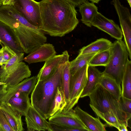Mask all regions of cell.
Masks as SVG:
<instances>
[{
	"instance_id": "1",
	"label": "cell",
	"mask_w": 131,
	"mask_h": 131,
	"mask_svg": "<svg viewBox=\"0 0 131 131\" xmlns=\"http://www.w3.org/2000/svg\"><path fill=\"white\" fill-rule=\"evenodd\" d=\"M40 29L52 36L62 37L73 31L79 21L75 6L67 0L39 2Z\"/></svg>"
},
{
	"instance_id": "2",
	"label": "cell",
	"mask_w": 131,
	"mask_h": 131,
	"mask_svg": "<svg viewBox=\"0 0 131 131\" xmlns=\"http://www.w3.org/2000/svg\"><path fill=\"white\" fill-rule=\"evenodd\" d=\"M69 61L60 64L55 71L47 78L37 81L31 93V104L46 119L49 118V114L58 87L62 85V75L65 64Z\"/></svg>"
},
{
	"instance_id": "3",
	"label": "cell",
	"mask_w": 131,
	"mask_h": 131,
	"mask_svg": "<svg viewBox=\"0 0 131 131\" xmlns=\"http://www.w3.org/2000/svg\"><path fill=\"white\" fill-rule=\"evenodd\" d=\"M89 96L90 105L102 113L114 114L122 123L128 126L131 115L123 111L119 101L100 84L97 85Z\"/></svg>"
},
{
	"instance_id": "4",
	"label": "cell",
	"mask_w": 131,
	"mask_h": 131,
	"mask_svg": "<svg viewBox=\"0 0 131 131\" xmlns=\"http://www.w3.org/2000/svg\"><path fill=\"white\" fill-rule=\"evenodd\" d=\"M110 49V60L102 73L114 79L120 85L128 60L129 54L124 42L122 40L114 42Z\"/></svg>"
},
{
	"instance_id": "5",
	"label": "cell",
	"mask_w": 131,
	"mask_h": 131,
	"mask_svg": "<svg viewBox=\"0 0 131 131\" xmlns=\"http://www.w3.org/2000/svg\"><path fill=\"white\" fill-rule=\"evenodd\" d=\"M88 64L79 69L71 76L70 95L69 101L63 111L67 112L77 104L85 87L87 81Z\"/></svg>"
},
{
	"instance_id": "6",
	"label": "cell",
	"mask_w": 131,
	"mask_h": 131,
	"mask_svg": "<svg viewBox=\"0 0 131 131\" xmlns=\"http://www.w3.org/2000/svg\"><path fill=\"white\" fill-rule=\"evenodd\" d=\"M12 5L29 23L40 29L42 23L39 2L34 0H14Z\"/></svg>"
},
{
	"instance_id": "7",
	"label": "cell",
	"mask_w": 131,
	"mask_h": 131,
	"mask_svg": "<svg viewBox=\"0 0 131 131\" xmlns=\"http://www.w3.org/2000/svg\"><path fill=\"white\" fill-rule=\"evenodd\" d=\"M37 81V75L25 79L18 84L7 86L0 82V106L6 103L12 97L18 92L29 95L34 89Z\"/></svg>"
},
{
	"instance_id": "8",
	"label": "cell",
	"mask_w": 131,
	"mask_h": 131,
	"mask_svg": "<svg viewBox=\"0 0 131 131\" xmlns=\"http://www.w3.org/2000/svg\"><path fill=\"white\" fill-rule=\"evenodd\" d=\"M49 122L51 125L89 131L80 120L74 110L67 112L62 110L50 117Z\"/></svg>"
},
{
	"instance_id": "9",
	"label": "cell",
	"mask_w": 131,
	"mask_h": 131,
	"mask_svg": "<svg viewBox=\"0 0 131 131\" xmlns=\"http://www.w3.org/2000/svg\"><path fill=\"white\" fill-rule=\"evenodd\" d=\"M31 75L28 66L22 61L10 70L0 74V82L5 85L10 86L18 83Z\"/></svg>"
},
{
	"instance_id": "10",
	"label": "cell",
	"mask_w": 131,
	"mask_h": 131,
	"mask_svg": "<svg viewBox=\"0 0 131 131\" xmlns=\"http://www.w3.org/2000/svg\"><path fill=\"white\" fill-rule=\"evenodd\" d=\"M25 116L28 131H52L49 122L31 104Z\"/></svg>"
},
{
	"instance_id": "11",
	"label": "cell",
	"mask_w": 131,
	"mask_h": 131,
	"mask_svg": "<svg viewBox=\"0 0 131 131\" xmlns=\"http://www.w3.org/2000/svg\"><path fill=\"white\" fill-rule=\"evenodd\" d=\"M0 44L9 47L17 54L24 52L14 30L0 21Z\"/></svg>"
},
{
	"instance_id": "12",
	"label": "cell",
	"mask_w": 131,
	"mask_h": 131,
	"mask_svg": "<svg viewBox=\"0 0 131 131\" xmlns=\"http://www.w3.org/2000/svg\"><path fill=\"white\" fill-rule=\"evenodd\" d=\"M92 25L106 32L117 40H121L123 34L121 29L112 20L109 19L98 12L95 16Z\"/></svg>"
},
{
	"instance_id": "13",
	"label": "cell",
	"mask_w": 131,
	"mask_h": 131,
	"mask_svg": "<svg viewBox=\"0 0 131 131\" xmlns=\"http://www.w3.org/2000/svg\"><path fill=\"white\" fill-rule=\"evenodd\" d=\"M69 56L65 51L61 54L55 55L45 61L37 75V81L44 80L49 77L56 70L59 65L63 62L69 60Z\"/></svg>"
},
{
	"instance_id": "14",
	"label": "cell",
	"mask_w": 131,
	"mask_h": 131,
	"mask_svg": "<svg viewBox=\"0 0 131 131\" xmlns=\"http://www.w3.org/2000/svg\"><path fill=\"white\" fill-rule=\"evenodd\" d=\"M56 54L54 46L50 43H45L29 53L23 60L29 64L45 61Z\"/></svg>"
},
{
	"instance_id": "15",
	"label": "cell",
	"mask_w": 131,
	"mask_h": 131,
	"mask_svg": "<svg viewBox=\"0 0 131 131\" xmlns=\"http://www.w3.org/2000/svg\"><path fill=\"white\" fill-rule=\"evenodd\" d=\"M0 108L14 131H23L21 114L9 103L3 104Z\"/></svg>"
},
{
	"instance_id": "16",
	"label": "cell",
	"mask_w": 131,
	"mask_h": 131,
	"mask_svg": "<svg viewBox=\"0 0 131 131\" xmlns=\"http://www.w3.org/2000/svg\"><path fill=\"white\" fill-rule=\"evenodd\" d=\"M81 121L89 131H105L106 125L101 121L99 118L94 117L82 110L78 106L74 109Z\"/></svg>"
},
{
	"instance_id": "17",
	"label": "cell",
	"mask_w": 131,
	"mask_h": 131,
	"mask_svg": "<svg viewBox=\"0 0 131 131\" xmlns=\"http://www.w3.org/2000/svg\"><path fill=\"white\" fill-rule=\"evenodd\" d=\"M87 74V81L80 98L89 96L94 91L97 85L99 84L102 72L95 67L88 66Z\"/></svg>"
},
{
	"instance_id": "18",
	"label": "cell",
	"mask_w": 131,
	"mask_h": 131,
	"mask_svg": "<svg viewBox=\"0 0 131 131\" xmlns=\"http://www.w3.org/2000/svg\"><path fill=\"white\" fill-rule=\"evenodd\" d=\"M29 95L26 92H18L12 97L7 103L17 110L22 116H25L31 105Z\"/></svg>"
},
{
	"instance_id": "19",
	"label": "cell",
	"mask_w": 131,
	"mask_h": 131,
	"mask_svg": "<svg viewBox=\"0 0 131 131\" xmlns=\"http://www.w3.org/2000/svg\"><path fill=\"white\" fill-rule=\"evenodd\" d=\"M79 7L82 22L87 26L91 27L92 22L98 12L97 7L94 3L88 1L82 3Z\"/></svg>"
},
{
	"instance_id": "20",
	"label": "cell",
	"mask_w": 131,
	"mask_h": 131,
	"mask_svg": "<svg viewBox=\"0 0 131 131\" xmlns=\"http://www.w3.org/2000/svg\"><path fill=\"white\" fill-rule=\"evenodd\" d=\"M112 44L111 42L107 39L100 38L81 49L79 51V55L98 53L109 49Z\"/></svg>"
},
{
	"instance_id": "21",
	"label": "cell",
	"mask_w": 131,
	"mask_h": 131,
	"mask_svg": "<svg viewBox=\"0 0 131 131\" xmlns=\"http://www.w3.org/2000/svg\"><path fill=\"white\" fill-rule=\"evenodd\" d=\"M99 84L118 101L122 96L120 85L114 79L102 72Z\"/></svg>"
},
{
	"instance_id": "22",
	"label": "cell",
	"mask_w": 131,
	"mask_h": 131,
	"mask_svg": "<svg viewBox=\"0 0 131 131\" xmlns=\"http://www.w3.org/2000/svg\"><path fill=\"white\" fill-rule=\"evenodd\" d=\"M67 104L64 97L62 85L58 87L56 94L51 106L49 118L63 110Z\"/></svg>"
},
{
	"instance_id": "23",
	"label": "cell",
	"mask_w": 131,
	"mask_h": 131,
	"mask_svg": "<svg viewBox=\"0 0 131 131\" xmlns=\"http://www.w3.org/2000/svg\"><path fill=\"white\" fill-rule=\"evenodd\" d=\"M122 96L131 99V61L128 60L121 81Z\"/></svg>"
},
{
	"instance_id": "24",
	"label": "cell",
	"mask_w": 131,
	"mask_h": 131,
	"mask_svg": "<svg viewBox=\"0 0 131 131\" xmlns=\"http://www.w3.org/2000/svg\"><path fill=\"white\" fill-rule=\"evenodd\" d=\"M96 53L79 55L73 60L70 62V69L71 75L85 65L88 64L90 60Z\"/></svg>"
},
{
	"instance_id": "25",
	"label": "cell",
	"mask_w": 131,
	"mask_h": 131,
	"mask_svg": "<svg viewBox=\"0 0 131 131\" xmlns=\"http://www.w3.org/2000/svg\"><path fill=\"white\" fill-rule=\"evenodd\" d=\"M89 105L98 117L103 120L108 126L114 127L117 129L120 125L124 124L122 123L114 114L110 112L102 113L91 105Z\"/></svg>"
},
{
	"instance_id": "26",
	"label": "cell",
	"mask_w": 131,
	"mask_h": 131,
	"mask_svg": "<svg viewBox=\"0 0 131 131\" xmlns=\"http://www.w3.org/2000/svg\"><path fill=\"white\" fill-rule=\"evenodd\" d=\"M110 49L97 53L90 60L88 66H103L105 67L107 66L109 62L111 57Z\"/></svg>"
},
{
	"instance_id": "27",
	"label": "cell",
	"mask_w": 131,
	"mask_h": 131,
	"mask_svg": "<svg viewBox=\"0 0 131 131\" xmlns=\"http://www.w3.org/2000/svg\"><path fill=\"white\" fill-rule=\"evenodd\" d=\"M71 74L69 61L65 64L62 75V87L65 100L68 103L70 95V83Z\"/></svg>"
},
{
	"instance_id": "28",
	"label": "cell",
	"mask_w": 131,
	"mask_h": 131,
	"mask_svg": "<svg viewBox=\"0 0 131 131\" xmlns=\"http://www.w3.org/2000/svg\"><path fill=\"white\" fill-rule=\"evenodd\" d=\"M24 53H20L13 56L6 63L1 66L0 68V74L14 68L19 62H22Z\"/></svg>"
},
{
	"instance_id": "29",
	"label": "cell",
	"mask_w": 131,
	"mask_h": 131,
	"mask_svg": "<svg viewBox=\"0 0 131 131\" xmlns=\"http://www.w3.org/2000/svg\"><path fill=\"white\" fill-rule=\"evenodd\" d=\"M0 131H14L0 108Z\"/></svg>"
},
{
	"instance_id": "30",
	"label": "cell",
	"mask_w": 131,
	"mask_h": 131,
	"mask_svg": "<svg viewBox=\"0 0 131 131\" xmlns=\"http://www.w3.org/2000/svg\"><path fill=\"white\" fill-rule=\"evenodd\" d=\"M119 101L123 111L131 115V99L122 96Z\"/></svg>"
},
{
	"instance_id": "31",
	"label": "cell",
	"mask_w": 131,
	"mask_h": 131,
	"mask_svg": "<svg viewBox=\"0 0 131 131\" xmlns=\"http://www.w3.org/2000/svg\"><path fill=\"white\" fill-rule=\"evenodd\" d=\"M1 49L2 54L4 59L6 62L17 54L9 47L7 46L2 47Z\"/></svg>"
},
{
	"instance_id": "32",
	"label": "cell",
	"mask_w": 131,
	"mask_h": 131,
	"mask_svg": "<svg viewBox=\"0 0 131 131\" xmlns=\"http://www.w3.org/2000/svg\"><path fill=\"white\" fill-rule=\"evenodd\" d=\"M52 131H84L86 130L79 128H71L64 127L60 126L51 125Z\"/></svg>"
},
{
	"instance_id": "33",
	"label": "cell",
	"mask_w": 131,
	"mask_h": 131,
	"mask_svg": "<svg viewBox=\"0 0 131 131\" xmlns=\"http://www.w3.org/2000/svg\"><path fill=\"white\" fill-rule=\"evenodd\" d=\"M75 6H79L82 3L87 2L88 0H67Z\"/></svg>"
},
{
	"instance_id": "34",
	"label": "cell",
	"mask_w": 131,
	"mask_h": 131,
	"mask_svg": "<svg viewBox=\"0 0 131 131\" xmlns=\"http://www.w3.org/2000/svg\"><path fill=\"white\" fill-rule=\"evenodd\" d=\"M127 126L125 124L120 125L117 129L119 131H128Z\"/></svg>"
},
{
	"instance_id": "35",
	"label": "cell",
	"mask_w": 131,
	"mask_h": 131,
	"mask_svg": "<svg viewBox=\"0 0 131 131\" xmlns=\"http://www.w3.org/2000/svg\"><path fill=\"white\" fill-rule=\"evenodd\" d=\"M14 0H3V5H12Z\"/></svg>"
},
{
	"instance_id": "36",
	"label": "cell",
	"mask_w": 131,
	"mask_h": 131,
	"mask_svg": "<svg viewBox=\"0 0 131 131\" xmlns=\"http://www.w3.org/2000/svg\"><path fill=\"white\" fill-rule=\"evenodd\" d=\"M92 2H93L94 3H98L99 1L101 0H89Z\"/></svg>"
},
{
	"instance_id": "37",
	"label": "cell",
	"mask_w": 131,
	"mask_h": 131,
	"mask_svg": "<svg viewBox=\"0 0 131 131\" xmlns=\"http://www.w3.org/2000/svg\"><path fill=\"white\" fill-rule=\"evenodd\" d=\"M3 5V0H0V7Z\"/></svg>"
},
{
	"instance_id": "38",
	"label": "cell",
	"mask_w": 131,
	"mask_h": 131,
	"mask_svg": "<svg viewBox=\"0 0 131 131\" xmlns=\"http://www.w3.org/2000/svg\"><path fill=\"white\" fill-rule=\"evenodd\" d=\"M2 53V49H1L0 50V55ZM3 64L0 61V66L2 65Z\"/></svg>"
},
{
	"instance_id": "39",
	"label": "cell",
	"mask_w": 131,
	"mask_h": 131,
	"mask_svg": "<svg viewBox=\"0 0 131 131\" xmlns=\"http://www.w3.org/2000/svg\"></svg>"
}]
</instances>
